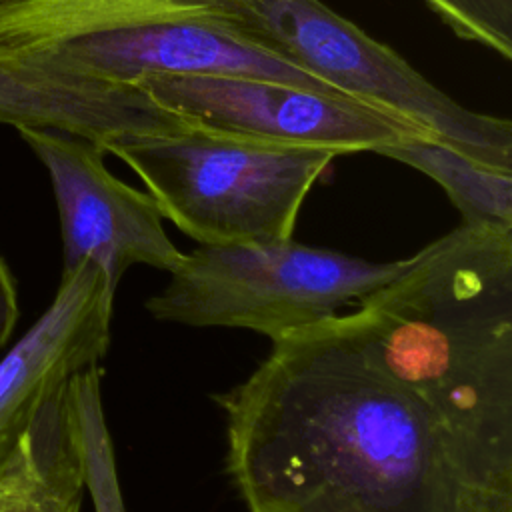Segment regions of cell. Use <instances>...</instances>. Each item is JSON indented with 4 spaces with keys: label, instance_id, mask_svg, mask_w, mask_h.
I'll list each match as a JSON object with an SVG mask.
<instances>
[{
    "label": "cell",
    "instance_id": "obj_1",
    "mask_svg": "<svg viewBox=\"0 0 512 512\" xmlns=\"http://www.w3.org/2000/svg\"><path fill=\"white\" fill-rule=\"evenodd\" d=\"M248 512H512L502 482L336 316L214 396Z\"/></svg>",
    "mask_w": 512,
    "mask_h": 512
},
{
    "label": "cell",
    "instance_id": "obj_2",
    "mask_svg": "<svg viewBox=\"0 0 512 512\" xmlns=\"http://www.w3.org/2000/svg\"><path fill=\"white\" fill-rule=\"evenodd\" d=\"M336 320L512 486V230L460 224Z\"/></svg>",
    "mask_w": 512,
    "mask_h": 512
},
{
    "label": "cell",
    "instance_id": "obj_3",
    "mask_svg": "<svg viewBox=\"0 0 512 512\" xmlns=\"http://www.w3.org/2000/svg\"><path fill=\"white\" fill-rule=\"evenodd\" d=\"M106 152L128 164L160 214L204 246L292 238L310 188L340 152L186 124L124 134Z\"/></svg>",
    "mask_w": 512,
    "mask_h": 512
},
{
    "label": "cell",
    "instance_id": "obj_4",
    "mask_svg": "<svg viewBox=\"0 0 512 512\" xmlns=\"http://www.w3.org/2000/svg\"><path fill=\"white\" fill-rule=\"evenodd\" d=\"M226 32L392 112L474 160L512 172V122L464 108L386 44L320 0H216Z\"/></svg>",
    "mask_w": 512,
    "mask_h": 512
},
{
    "label": "cell",
    "instance_id": "obj_5",
    "mask_svg": "<svg viewBox=\"0 0 512 512\" xmlns=\"http://www.w3.org/2000/svg\"><path fill=\"white\" fill-rule=\"evenodd\" d=\"M404 264L406 258L372 262L294 238L200 244L146 300V310L162 322L244 328L276 342L360 302Z\"/></svg>",
    "mask_w": 512,
    "mask_h": 512
},
{
    "label": "cell",
    "instance_id": "obj_6",
    "mask_svg": "<svg viewBox=\"0 0 512 512\" xmlns=\"http://www.w3.org/2000/svg\"><path fill=\"white\" fill-rule=\"evenodd\" d=\"M160 108L218 132L340 154L392 144L402 136L436 140L420 126L342 94L236 74H148L136 82Z\"/></svg>",
    "mask_w": 512,
    "mask_h": 512
},
{
    "label": "cell",
    "instance_id": "obj_7",
    "mask_svg": "<svg viewBox=\"0 0 512 512\" xmlns=\"http://www.w3.org/2000/svg\"><path fill=\"white\" fill-rule=\"evenodd\" d=\"M20 54L116 86H136L148 74H236L342 94L298 64L222 30L212 6L126 14Z\"/></svg>",
    "mask_w": 512,
    "mask_h": 512
},
{
    "label": "cell",
    "instance_id": "obj_8",
    "mask_svg": "<svg viewBox=\"0 0 512 512\" xmlns=\"http://www.w3.org/2000/svg\"><path fill=\"white\" fill-rule=\"evenodd\" d=\"M24 142L44 164L62 230L64 268L98 266L116 290L134 264L166 270L182 262L164 230L154 198L118 180L94 144L56 130L22 128Z\"/></svg>",
    "mask_w": 512,
    "mask_h": 512
},
{
    "label": "cell",
    "instance_id": "obj_9",
    "mask_svg": "<svg viewBox=\"0 0 512 512\" xmlns=\"http://www.w3.org/2000/svg\"><path fill=\"white\" fill-rule=\"evenodd\" d=\"M114 294L90 262L62 270L50 306L0 360V440L24 432L56 392L98 366L110 344Z\"/></svg>",
    "mask_w": 512,
    "mask_h": 512
},
{
    "label": "cell",
    "instance_id": "obj_10",
    "mask_svg": "<svg viewBox=\"0 0 512 512\" xmlns=\"http://www.w3.org/2000/svg\"><path fill=\"white\" fill-rule=\"evenodd\" d=\"M0 122L76 136L106 154L124 134L166 132L186 122L138 86H116L66 72L44 60L0 52Z\"/></svg>",
    "mask_w": 512,
    "mask_h": 512
},
{
    "label": "cell",
    "instance_id": "obj_11",
    "mask_svg": "<svg viewBox=\"0 0 512 512\" xmlns=\"http://www.w3.org/2000/svg\"><path fill=\"white\" fill-rule=\"evenodd\" d=\"M376 154L432 178L462 214V224L512 230V172L492 168L458 148L420 136H402Z\"/></svg>",
    "mask_w": 512,
    "mask_h": 512
},
{
    "label": "cell",
    "instance_id": "obj_12",
    "mask_svg": "<svg viewBox=\"0 0 512 512\" xmlns=\"http://www.w3.org/2000/svg\"><path fill=\"white\" fill-rule=\"evenodd\" d=\"M70 384L46 404L32 476L0 504V512H80L86 486Z\"/></svg>",
    "mask_w": 512,
    "mask_h": 512
},
{
    "label": "cell",
    "instance_id": "obj_13",
    "mask_svg": "<svg viewBox=\"0 0 512 512\" xmlns=\"http://www.w3.org/2000/svg\"><path fill=\"white\" fill-rule=\"evenodd\" d=\"M100 374V368L92 366L74 376L70 384L84 486L92 498L94 512H126L102 406Z\"/></svg>",
    "mask_w": 512,
    "mask_h": 512
},
{
    "label": "cell",
    "instance_id": "obj_14",
    "mask_svg": "<svg viewBox=\"0 0 512 512\" xmlns=\"http://www.w3.org/2000/svg\"><path fill=\"white\" fill-rule=\"evenodd\" d=\"M462 40L512 58V0H424Z\"/></svg>",
    "mask_w": 512,
    "mask_h": 512
},
{
    "label": "cell",
    "instance_id": "obj_15",
    "mask_svg": "<svg viewBox=\"0 0 512 512\" xmlns=\"http://www.w3.org/2000/svg\"><path fill=\"white\" fill-rule=\"evenodd\" d=\"M38 420L40 412L22 434L0 440V492L18 486L32 472L42 434Z\"/></svg>",
    "mask_w": 512,
    "mask_h": 512
},
{
    "label": "cell",
    "instance_id": "obj_16",
    "mask_svg": "<svg viewBox=\"0 0 512 512\" xmlns=\"http://www.w3.org/2000/svg\"><path fill=\"white\" fill-rule=\"evenodd\" d=\"M18 320V290L14 276L0 256V348L8 342Z\"/></svg>",
    "mask_w": 512,
    "mask_h": 512
},
{
    "label": "cell",
    "instance_id": "obj_17",
    "mask_svg": "<svg viewBox=\"0 0 512 512\" xmlns=\"http://www.w3.org/2000/svg\"><path fill=\"white\" fill-rule=\"evenodd\" d=\"M34 464H36V462H34ZM32 470H34V466H32ZM30 476H32V472H30V474H28V478H26V480H24V482H20V484H18V486H14V488H8V490H4V492H0V504H4V502H6V500H8V498H10V496H14V494H16V492H20V490H22V488H24V486H26V482H28V480H30Z\"/></svg>",
    "mask_w": 512,
    "mask_h": 512
},
{
    "label": "cell",
    "instance_id": "obj_18",
    "mask_svg": "<svg viewBox=\"0 0 512 512\" xmlns=\"http://www.w3.org/2000/svg\"><path fill=\"white\" fill-rule=\"evenodd\" d=\"M206 2H208V4H212V2H214V0H206Z\"/></svg>",
    "mask_w": 512,
    "mask_h": 512
}]
</instances>
